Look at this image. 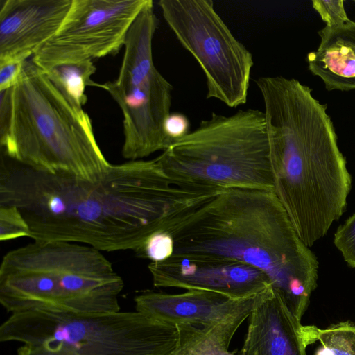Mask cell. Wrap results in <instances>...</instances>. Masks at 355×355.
I'll return each mask as SVG.
<instances>
[{"label":"cell","mask_w":355,"mask_h":355,"mask_svg":"<svg viewBox=\"0 0 355 355\" xmlns=\"http://www.w3.org/2000/svg\"><path fill=\"white\" fill-rule=\"evenodd\" d=\"M212 196L175 186L155 158L112 164L99 178L36 170L1 155L0 205L19 209L30 238L135 250Z\"/></svg>","instance_id":"obj_1"},{"label":"cell","mask_w":355,"mask_h":355,"mask_svg":"<svg viewBox=\"0 0 355 355\" xmlns=\"http://www.w3.org/2000/svg\"><path fill=\"white\" fill-rule=\"evenodd\" d=\"M275 196L300 239L312 246L345 211L352 176L327 106L294 78L256 80Z\"/></svg>","instance_id":"obj_2"},{"label":"cell","mask_w":355,"mask_h":355,"mask_svg":"<svg viewBox=\"0 0 355 355\" xmlns=\"http://www.w3.org/2000/svg\"><path fill=\"white\" fill-rule=\"evenodd\" d=\"M162 230L174 241L172 257L232 260L260 269L301 320L317 287L319 263L272 191H222Z\"/></svg>","instance_id":"obj_3"},{"label":"cell","mask_w":355,"mask_h":355,"mask_svg":"<svg viewBox=\"0 0 355 355\" xmlns=\"http://www.w3.org/2000/svg\"><path fill=\"white\" fill-rule=\"evenodd\" d=\"M0 144L8 158L40 171L96 179L111 165L89 115L31 58L10 87V118Z\"/></svg>","instance_id":"obj_4"},{"label":"cell","mask_w":355,"mask_h":355,"mask_svg":"<svg viewBox=\"0 0 355 355\" xmlns=\"http://www.w3.org/2000/svg\"><path fill=\"white\" fill-rule=\"evenodd\" d=\"M123 286L101 251L77 243L33 241L8 252L0 266V303L11 313L119 312Z\"/></svg>","instance_id":"obj_5"},{"label":"cell","mask_w":355,"mask_h":355,"mask_svg":"<svg viewBox=\"0 0 355 355\" xmlns=\"http://www.w3.org/2000/svg\"><path fill=\"white\" fill-rule=\"evenodd\" d=\"M171 182L196 192L274 190L263 111L212 112L155 158Z\"/></svg>","instance_id":"obj_6"},{"label":"cell","mask_w":355,"mask_h":355,"mask_svg":"<svg viewBox=\"0 0 355 355\" xmlns=\"http://www.w3.org/2000/svg\"><path fill=\"white\" fill-rule=\"evenodd\" d=\"M178 340L177 325L137 311L80 314L31 310L12 313L0 341L24 345L17 355H166Z\"/></svg>","instance_id":"obj_7"},{"label":"cell","mask_w":355,"mask_h":355,"mask_svg":"<svg viewBox=\"0 0 355 355\" xmlns=\"http://www.w3.org/2000/svg\"><path fill=\"white\" fill-rule=\"evenodd\" d=\"M158 19L149 0L130 26L117 78L97 83L120 107L123 119L122 155L138 160L168 148L163 125L171 113L173 87L156 69L153 40Z\"/></svg>","instance_id":"obj_8"},{"label":"cell","mask_w":355,"mask_h":355,"mask_svg":"<svg viewBox=\"0 0 355 355\" xmlns=\"http://www.w3.org/2000/svg\"><path fill=\"white\" fill-rule=\"evenodd\" d=\"M166 23L196 59L206 78L207 98L230 107L247 101L252 53L232 34L211 0H160Z\"/></svg>","instance_id":"obj_9"},{"label":"cell","mask_w":355,"mask_h":355,"mask_svg":"<svg viewBox=\"0 0 355 355\" xmlns=\"http://www.w3.org/2000/svg\"><path fill=\"white\" fill-rule=\"evenodd\" d=\"M149 0H72L57 32L31 58L42 69L115 55Z\"/></svg>","instance_id":"obj_10"},{"label":"cell","mask_w":355,"mask_h":355,"mask_svg":"<svg viewBox=\"0 0 355 355\" xmlns=\"http://www.w3.org/2000/svg\"><path fill=\"white\" fill-rule=\"evenodd\" d=\"M272 292L270 287L250 297L234 299L202 290L179 294L148 291L134 301L136 311L150 318L175 325H197L230 344L240 325Z\"/></svg>","instance_id":"obj_11"},{"label":"cell","mask_w":355,"mask_h":355,"mask_svg":"<svg viewBox=\"0 0 355 355\" xmlns=\"http://www.w3.org/2000/svg\"><path fill=\"white\" fill-rule=\"evenodd\" d=\"M148 268L157 288L207 291L245 299L272 287L264 272L236 261L171 257L150 262Z\"/></svg>","instance_id":"obj_12"},{"label":"cell","mask_w":355,"mask_h":355,"mask_svg":"<svg viewBox=\"0 0 355 355\" xmlns=\"http://www.w3.org/2000/svg\"><path fill=\"white\" fill-rule=\"evenodd\" d=\"M72 0H0V62L25 61L59 29Z\"/></svg>","instance_id":"obj_13"},{"label":"cell","mask_w":355,"mask_h":355,"mask_svg":"<svg viewBox=\"0 0 355 355\" xmlns=\"http://www.w3.org/2000/svg\"><path fill=\"white\" fill-rule=\"evenodd\" d=\"M241 355H306L301 320L274 291L249 315Z\"/></svg>","instance_id":"obj_14"},{"label":"cell","mask_w":355,"mask_h":355,"mask_svg":"<svg viewBox=\"0 0 355 355\" xmlns=\"http://www.w3.org/2000/svg\"><path fill=\"white\" fill-rule=\"evenodd\" d=\"M320 42L307 55L309 69L328 90L355 89V21L318 31Z\"/></svg>","instance_id":"obj_15"},{"label":"cell","mask_w":355,"mask_h":355,"mask_svg":"<svg viewBox=\"0 0 355 355\" xmlns=\"http://www.w3.org/2000/svg\"><path fill=\"white\" fill-rule=\"evenodd\" d=\"M42 70L67 98L81 108L87 101L86 87H96L91 78L96 70L91 60L58 63Z\"/></svg>","instance_id":"obj_16"},{"label":"cell","mask_w":355,"mask_h":355,"mask_svg":"<svg viewBox=\"0 0 355 355\" xmlns=\"http://www.w3.org/2000/svg\"><path fill=\"white\" fill-rule=\"evenodd\" d=\"M177 327V344L166 355H241L229 352L230 344L200 327L190 324Z\"/></svg>","instance_id":"obj_17"},{"label":"cell","mask_w":355,"mask_h":355,"mask_svg":"<svg viewBox=\"0 0 355 355\" xmlns=\"http://www.w3.org/2000/svg\"><path fill=\"white\" fill-rule=\"evenodd\" d=\"M306 345L319 340L333 355H355V324L349 321L333 324L326 329L303 326Z\"/></svg>","instance_id":"obj_18"},{"label":"cell","mask_w":355,"mask_h":355,"mask_svg":"<svg viewBox=\"0 0 355 355\" xmlns=\"http://www.w3.org/2000/svg\"><path fill=\"white\" fill-rule=\"evenodd\" d=\"M137 257L148 259L150 262H160L173 256L174 241L166 232H155L134 250Z\"/></svg>","instance_id":"obj_19"},{"label":"cell","mask_w":355,"mask_h":355,"mask_svg":"<svg viewBox=\"0 0 355 355\" xmlns=\"http://www.w3.org/2000/svg\"><path fill=\"white\" fill-rule=\"evenodd\" d=\"M30 238V228L22 214L12 205H0V240Z\"/></svg>","instance_id":"obj_20"},{"label":"cell","mask_w":355,"mask_h":355,"mask_svg":"<svg viewBox=\"0 0 355 355\" xmlns=\"http://www.w3.org/2000/svg\"><path fill=\"white\" fill-rule=\"evenodd\" d=\"M334 243L348 266L355 268V213L337 228Z\"/></svg>","instance_id":"obj_21"},{"label":"cell","mask_w":355,"mask_h":355,"mask_svg":"<svg viewBox=\"0 0 355 355\" xmlns=\"http://www.w3.org/2000/svg\"><path fill=\"white\" fill-rule=\"evenodd\" d=\"M312 3L313 8L320 15L327 26H338L350 20L347 17L344 2L342 0H314Z\"/></svg>","instance_id":"obj_22"},{"label":"cell","mask_w":355,"mask_h":355,"mask_svg":"<svg viewBox=\"0 0 355 355\" xmlns=\"http://www.w3.org/2000/svg\"><path fill=\"white\" fill-rule=\"evenodd\" d=\"M163 129L165 135L173 142L189 132V121L182 113H170L164 120Z\"/></svg>","instance_id":"obj_23"},{"label":"cell","mask_w":355,"mask_h":355,"mask_svg":"<svg viewBox=\"0 0 355 355\" xmlns=\"http://www.w3.org/2000/svg\"><path fill=\"white\" fill-rule=\"evenodd\" d=\"M25 61L10 60L0 62V91L10 88L15 84Z\"/></svg>","instance_id":"obj_24"},{"label":"cell","mask_w":355,"mask_h":355,"mask_svg":"<svg viewBox=\"0 0 355 355\" xmlns=\"http://www.w3.org/2000/svg\"><path fill=\"white\" fill-rule=\"evenodd\" d=\"M315 355H333V353L329 349L322 346L318 349Z\"/></svg>","instance_id":"obj_25"}]
</instances>
